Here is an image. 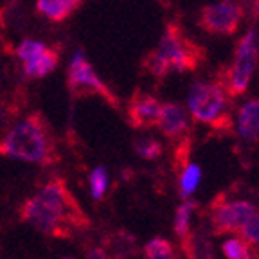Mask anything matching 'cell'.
Masks as SVG:
<instances>
[{
  "mask_svg": "<svg viewBox=\"0 0 259 259\" xmlns=\"http://www.w3.org/2000/svg\"><path fill=\"white\" fill-rule=\"evenodd\" d=\"M18 214L22 222L54 238H70L76 231L89 227V218L61 178H53L25 200Z\"/></svg>",
  "mask_w": 259,
  "mask_h": 259,
  "instance_id": "1",
  "label": "cell"
},
{
  "mask_svg": "<svg viewBox=\"0 0 259 259\" xmlns=\"http://www.w3.org/2000/svg\"><path fill=\"white\" fill-rule=\"evenodd\" d=\"M239 234L241 239L245 241V245L248 247V252L254 254V257L259 259V212H252L245 223L239 227Z\"/></svg>",
  "mask_w": 259,
  "mask_h": 259,
  "instance_id": "15",
  "label": "cell"
},
{
  "mask_svg": "<svg viewBox=\"0 0 259 259\" xmlns=\"http://www.w3.org/2000/svg\"><path fill=\"white\" fill-rule=\"evenodd\" d=\"M146 259H178L173 245L167 239L155 238L144 247Z\"/></svg>",
  "mask_w": 259,
  "mask_h": 259,
  "instance_id": "17",
  "label": "cell"
},
{
  "mask_svg": "<svg viewBox=\"0 0 259 259\" xmlns=\"http://www.w3.org/2000/svg\"><path fill=\"white\" fill-rule=\"evenodd\" d=\"M257 11H259V0H257Z\"/></svg>",
  "mask_w": 259,
  "mask_h": 259,
  "instance_id": "25",
  "label": "cell"
},
{
  "mask_svg": "<svg viewBox=\"0 0 259 259\" xmlns=\"http://www.w3.org/2000/svg\"><path fill=\"white\" fill-rule=\"evenodd\" d=\"M255 212V207L250 202H225L223 196H218L210 203V225L216 236L238 232L248 216Z\"/></svg>",
  "mask_w": 259,
  "mask_h": 259,
  "instance_id": "6",
  "label": "cell"
},
{
  "mask_svg": "<svg viewBox=\"0 0 259 259\" xmlns=\"http://www.w3.org/2000/svg\"><path fill=\"white\" fill-rule=\"evenodd\" d=\"M245 259H252V255H250V254H248V255H247V257H245Z\"/></svg>",
  "mask_w": 259,
  "mask_h": 259,
  "instance_id": "24",
  "label": "cell"
},
{
  "mask_svg": "<svg viewBox=\"0 0 259 259\" xmlns=\"http://www.w3.org/2000/svg\"><path fill=\"white\" fill-rule=\"evenodd\" d=\"M58 61H60L58 51H53V49L47 45L41 53H38L36 56L29 58L27 61H22V63H24L25 76L40 79V77H45L47 74H51L54 69H56Z\"/></svg>",
  "mask_w": 259,
  "mask_h": 259,
  "instance_id": "12",
  "label": "cell"
},
{
  "mask_svg": "<svg viewBox=\"0 0 259 259\" xmlns=\"http://www.w3.org/2000/svg\"><path fill=\"white\" fill-rule=\"evenodd\" d=\"M135 151L142 158L153 160V158H158L162 155V144L155 139H141V141L135 142Z\"/></svg>",
  "mask_w": 259,
  "mask_h": 259,
  "instance_id": "20",
  "label": "cell"
},
{
  "mask_svg": "<svg viewBox=\"0 0 259 259\" xmlns=\"http://www.w3.org/2000/svg\"><path fill=\"white\" fill-rule=\"evenodd\" d=\"M47 45L44 41H38V40H24L18 47H16V54L20 58L22 61H27L29 58L36 56L38 53H41Z\"/></svg>",
  "mask_w": 259,
  "mask_h": 259,
  "instance_id": "21",
  "label": "cell"
},
{
  "mask_svg": "<svg viewBox=\"0 0 259 259\" xmlns=\"http://www.w3.org/2000/svg\"><path fill=\"white\" fill-rule=\"evenodd\" d=\"M87 259H110V257H108V254H106L105 248L94 247V248H90V250L87 252Z\"/></svg>",
  "mask_w": 259,
  "mask_h": 259,
  "instance_id": "22",
  "label": "cell"
},
{
  "mask_svg": "<svg viewBox=\"0 0 259 259\" xmlns=\"http://www.w3.org/2000/svg\"><path fill=\"white\" fill-rule=\"evenodd\" d=\"M257 32L252 29L239 40L234 63L227 76V90L231 96H241L248 89V83L255 70V63H257Z\"/></svg>",
  "mask_w": 259,
  "mask_h": 259,
  "instance_id": "5",
  "label": "cell"
},
{
  "mask_svg": "<svg viewBox=\"0 0 259 259\" xmlns=\"http://www.w3.org/2000/svg\"><path fill=\"white\" fill-rule=\"evenodd\" d=\"M225 105V90L218 83L196 81L191 85L187 108H189L194 121L207 122V124H220V117L223 115Z\"/></svg>",
  "mask_w": 259,
  "mask_h": 259,
  "instance_id": "4",
  "label": "cell"
},
{
  "mask_svg": "<svg viewBox=\"0 0 259 259\" xmlns=\"http://www.w3.org/2000/svg\"><path fill=\"white\" fill-rule=\"evenodd\" d=\"M69 89L72 90V94H99L101 97L108 99L110 103L115 105V97L112 96V92L108 90V87L101 81V77L97 76V72L94 70V67L90 65V61L87 60L83 51L74 53L72 60L69 65Z\"/></svg>",
  "mask_w": 259,
  "mask_h": 259,
  "instance_id": "7",
  "label": "cell"
},
{
  "mask_svg": "<svg viewBox=\"0 0 259 259\" xmlns=\"http://www.w3.org/2000/svg\"><path fill=\"white\" fill-rule=\"evenodd\" d=\"M146 65L157 77H166L171 72H186L198 65V54L177 25H169L158 40V45L148 56Z\"/></svg>",
  "mask_w": 259,
  "mask_h": 259,
  "instance_id": "3",
  "label": "cell"
},
{
  "mask_svg": "<svg viewBox=\"0 0 259 259\" xmlns=\"http://www.w3.org/2000/svg\"><path fill=\"white\" fill-rule=\"evenodd\" d=\"M6 122V108L2 105H0V126Z\"/></svg>",
  "mask_w": 259,
  "mask_h": 259,
  "instance_id": "23",
  "label": "cell"
},
{
  "mask_svg": "<svg viewBox=\"0 0 259 259\" xmlns=\"http://www.w3.org/2000/svg\"><path fill=\"white\" fill-rule=\"evenodd\" d=\"M63 259H72V257H63Z\"/></svg>",
  "mask_w": 259,
  "mask_h": 259,
  "instance_id": "26",
  "label": "cell"
},
{
  "mask_svg": "<svg viewBox=\"0 0 259 259\" xmlns=\"http://www.w3.org/2000/svg\"><path fill=\"white\" fill-rule=\"evenodd\" d=\"M222 250L227 259H245L248 254H250V252H248V247L245 245V241L239 238L227 239V241L223 243Z\"/></svg>",
  "mask_w": 259,
  "mask_h": 259,
  "instance_id": "19",
  "label": "cell"
},
{
  "mask_svg": "<svg viewBox=\"0 0 259 259\" xmlns=\"http://www.w3.org/2000/svg\"><path fill=\"white\" fill-rule=\"evenodd\" d=\"M241 8L234 0H220L214 4L205 6L200 13V25L212 34L231 36L238 31L241 22Z\"/></svg>",
  "mask_w": 259,
  "mask_h": 259,
  "instance_id": "8",
  "label": "cell"
},
{
  "mask_svg": "<svg viewBox=\"0 0 259 259\" xmlns=\"http://www.w3.org/2000/svg\"><path fill=\"white\" fill-rule=\"evenodd\" d=\"M89 182H90V191H92L94 200L105 198L106 191H108V171H106V167L97 166L90 173Z\"/></svg>",
  "mask_w": 259,
  "mask_h": 259,
  "instance_id": "18",
  "label": "cell"
},
{
  "mask_svg": "<svg viewBox=\"0 0 259 259\" xmlns=\"http://www.w3.org/2000/svg\"><path fill=\"white\" fill-rule=\"evenodd\" d=\"M200 177H202V171L196 164H191V160L187 162L186 166L182 167V173H180V194L184 198L191 196L196 189L200 182Z\"/></svg>",
  "mask_w": 259,
  "mask_h": 259,
  "instance_id": "16",
  "label": "cell"
},
{
  "mask_svg": "<svg viewBox=\"0 0 259 259\" xmlns=\"http://www.w3.org/2000/svg\"><path fill=\"white\" fill-rule=\"evenodd\" d=\"M157 126L166 137L175 139L178 135H182L187 130V113L180 105L175 103H166L162 105L160 115H158Z\"/></svg>",
  "mask_w": 259,
  "mask_h": 259,
  "instance_id": "10",
  "label": "cell"
},
{
  "mask_svg": "<svg viewBox=\"0 0 259 259\" xmlns=\"http://www.w3.org/2000/svg\"><path fill=\"white\" fill-rule=\"evenodd\" d=\"M162 103L157 97L148 96V94L137 92L128 106V117L132 126L135 128H151L157 126L158 115H160Z\"/></svg>",
  "mask_w": 259,
  "mask_h": 259,
  "instance_id": "9",
  "label": "cell"
},
{
  "mask_svg": "<svg viewBox=\"0 0 259 259\" xmlns=\"http://www.w3.org/2000/svg\"><path fill=\"white\" fill-rule=\"evenodd\" d=\"M238 134L247 142H259V97H254L239 108Z\"/></svg>",
  "mask_w": 259,
  "mask_h": 259,
  "instance_id": "11",
  "label": "cell"
},
{
  "mask_svg": "<svg viewBox=\"0 0 259 259\" xmlns=\"http://www.w3.org/2000/svg\"><path fill=\"white\" fill-rule=\"evenodd\" d=\"M0 155L34 164H54L58 160L53 137L40 113L29 115L8 130L0 139Z\"/></svg>",
  "mask_w": 259,
  "mask_h": 259,
  "instance_id": "2",
  "label": "cell"
},
{
  "mask_svg": "<svg viewBox=\"0 0 259 259\" xmlns=\"http://www.w3.org/2000/svg\"><path fill=\"white\" fill-rule=\"evenodd\" d=\"M194 205L193 202H184L175 212V234L182 239V247L186 250L187 257L191 259L193 248H191V214H193Z\"/></svg>",
  "mask_w": 259,
  "mask_h": 259,
  "instance_id": "14",
  "label": "cell"
},
{
  "mask_svg": "<svg viewBox=\"0 0 259 259\" xmlns=\"http://www.w3.org/2000/svg\"><path fill=\"white\" fill-rule=\"evenodd\" d=\"M81 0H36V9L53 22H63L77 9Z\"/></svg>",
  "mask_w": 259,
  "mask_h": 259,
  "instance_id": "13",
  "label": "cell"
}]
</instances>
